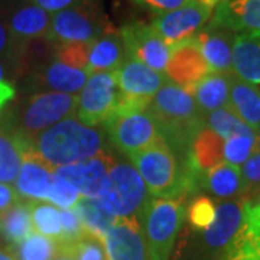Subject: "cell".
Wrapping results in <instances>:
<instances>
[{"mask_svg":"<svg viewBox=\"0 0 260 260\" xmlns=\"http://www.w3.org/2000/svg\"><path fill=\"white\" fill-rule=\"evenodd\" d=\"M74 210L80 215L87 234L102 242L117 221V217L107 211L97 197H81L74 205Z\"/></svg>","mask_w":260,"mask_h":260,"instance_id":"28","label":"cell"},{"mask_svg":"<svg viewBox=\"0 0 260 260\" xmlns=\"http://www.w3.org/2000/svg\"><path fill=\"white\" fill-rule=\"evenodd\" d=\"M148 110L158 120L164 140L179 152L186 153L192 138L205 126L192 93L169 80L152 97Z\"/></svg>","mask_w":260,"mask_h":260,"instance_id":"2","label":"cell"},{"mask_svg":"<svg viewBox=\"0 0 260 260\" xmlns=\"http://www.w3.org/2000/svg\"><path fill=\"white\" fill-rule=\"evenodd\" d=\"M243 182L246 197H257L260 195V145L257 150L247 159L242 168Z\"/></svg>","mask_w":260,"mask_h":260,"instance_id":"39","label":"cell"},{"mask_svg":"<svg viewBox=\"0 0 260 260\" xmlns=\"http://www.w3.org/2000/svg\"><path fill=\"white\" fill-rule=\"evenodd\" d=\"M205 121H207V127H210L214 133H217L224 140L230 139L233 136H239V135H257L250 126H247L233 112L229 104L221 109L208 113Z\"/></svg>","mask_w":260,"mask_h":260,"instance_id":"31","label":"cell"},{"mask_svg":"<svg viewBox=\"0 0 260 260\" xmlns=\"http://www.w3.org/2000/svg\"><path fill=\"white\" fill-rule=\"evenodd\" d=\"M217 207L208 197H197L188 208V221L195 230H207L214 223Z\"/></svg>","mask_w":260,"mask_h":260,"instance_id":"37","label":"cell"},{"mask_svg":"<svg viewBox=\"0 0 260 260\" xmlns=\"http://www.w3.org/2000/svg\"><path fill=\"white\" fill-rule=\"evenodd\" d=\"M116 80L120 90L117 112H133L148 109L152 97L167 83L168 77L136 59L127 58L116 70Z\"/></svg>","mask_w":260,"mask_h":260,"instance_id":"8","label":"cell"},{"mask_svg":"<svg viewBox=\"0 0 260 260\" xmlns=\"http://www.w3.org/2000/svg\"><path fill=\"white\" fill-rule=\"evenodd\" d=\"M185 214V207L179 200L150 198L140 215L149 260H169Z\"/></svg>","mask_w":260,"mask_h":260,"instance_id":"5","label":"cell"},{"mask_svg":"<svg viewBox=\"0 0 260 260\" xmlns=\"http://www.w3.org/2000/svg\"><path fill=\"white\" fill-rule=\"evenodd\" d=\"M171 48L172 52L165 71L168 80L191 91L195 84L211 73L208 64L195 44L194 37Z\"/></svg>","mask_w":260,"mask_h":260,"instance_id":"15","label":"cell"},{"mask_svg":"<svg viewBox=\"0 0 260 260\" xmlns=\"http://www.w3.org/2000/svg\"><path fill=\"white\" fill-rule=\"evenodd\" d=\"M32 145L48 167L55 169L77 164L102 152L104 136L100 130L70 117L39 133Z\"/></svg>","mask_w":260,"mask_h":260,"instance_id":"3","label":"cell"},{"mask_svg":"<svg viewBox=\"0 0 260 260\" xmlns=\"http://www.w3.org/2000/svg\"><path fill=\"white\" fill-rule=\"evenodd\" d=\"M81 197L83 195L80 194V191L73 184H70L67 179L61 178L59 175L52 174L47 201L55 207H59L61 210H65V208H73Z\"/></svg>","mask_w":260,"mask_h":260,"instance_id":"36","label":"cell"},{"mask_svg":"<svg viewBox=\"0 0 260 260\" xmlns=\"http://www.w3.org/2000/svg\"><path fill=\"white\" fill-rule=\"evenodd\" d=\"M93 42H62L55 44V59L65 65L87 70Z\"/></svg>","mask_w":260,"mask_h":260,"instance_id":"35","label":"cell"},{"mask_svg":"<svg viewBox=\"0 0 260 260\" xmlns=\"http://www.w3.org/2000/svg\"><path fill=\"white\" fill-rule=\"evenodd\" d=\"M51 18L52 13L39 8L30 0L28 3L16 6L9 15H6L10 32L19 44L37 38L48 37Z\"/></svg>","mask_w":260,"mask_h":260,"instance_id":"21","label":"cell"},{"mask_svg":"<svg viewBox=\"0 0 260 260\" xmlns=\"http://www.w3.org/2000/svg\"><path fill=\"white\" fill-rule=\"evenodd\" d=\"M230 80L232 74L229 73H210L192 87L191 93L204 114L229 104Z\"/></svg>","mask_w":260,"mask_h":260,"instance_id":"27","label":"cell"},{"mask_svg":"<svg viewBox=\"0 0 260 260\" xmlns=\"http://www.w3.org/2000/svg\"><path fill=\"white\" fill-rule=\"evenodd\" d=\"M109 25L95 0H81L67 9L52 13L48 39L54 44L94 42Z\"/></svg>","mask_w":260,"mask_h":260,"instance_id":"6","label":"cell"},{"mask_svg":"<svg viewBox=\"0 0 260 260\" xmlns=\"http://www.w3.org/2000/svg\"><path fill=\"white\" fill-rule=\"evenodd\" d=\"M58 247V240L32 233L25 240L12 246L9 251L15 260H54Z\"/></svg>","mask_w":260,"mask_h":260,"instance_id":"30","label":"cell"},{"mask_svg":"<svg viewBox=\"0 0 260 260\" xmlns=\"http://www.w3.org/2000/svg\"><path fill=\"white\" fill-rule=\"evenodd\" d=\"M90 75L91 74L88 73V70H80L65 65L54 58L47 65L35 71L30 77V81L35 85V88L77 94L83 90Z\"/></svg>","mask_w":260,"mask_h":260,"instance_id":"18","label":"cell"},{"mask_svg":"<svg viewBox=\"0 0 260 260\" xmlns=\"http://www.w3.org/2000/svg\"><path fill=\"white\" fill-rule=\"evenodd\" d=\"M77 94L58 91L34 94L20 113V127L18 130L32 140L34 136H38L44 130L70 119L77 112Z\"/></svg>","mask_w":260,"mask_h":260,"instance_id":"9","label":"cell"},{"mask_svg":"<svg viewBox=\"0 0 260 260\" xmlns=\"http://www.w3.org/2000/svg\"><path fill=\"white\" fill-rule=\"evenodd\" d=\"M59 215H61L62 236H61V240H58V242L75 244L87 236V232H85L83 223H81V218L74 210V207L61 210Z\"/></svg>","mask_w":260,"mask_h":260,"instance_id":"38","label":"cell"},{"mask_svg":"<svg viewBox=\"0 0 260 260\" xmlns=\"http://www.w3.org/2000/svg\"><path fill=\"white\" fill-rule=\"evenodd\" d=\"M22 44L16 42V39L13 38L8 25L6 13L0 10V58L9 59L16 67V58Z\"/></svg>","mask_w":260,"mask_h":260,"instance_id":"41","label":"cell"},{"mask_svg":"<svg viewBox=\"0 0 260 260\" xmlns=\"http://www.w3.org/2000/svg\"><path fill=\"white\" fill-rule=\"evenodd\" d=\"M19 201V194L13 186L8 184H0V214L6 211L12 205Z\"/></svg>","mask_w":260,"mask_h":260,"instance_id":"44","label":"cell"},{"mask_svg":"<svg viewBox=\"0 0 260 260\" xmlns=\"http://www.w3.org/2000/svg\"><path fill=\"white\" fill-rule=\"evenodd\" d=\"M243 221V203L227 201L217 207L214 223L204 230V242L210 247L229 246L240 230Z\"/></svg>","mask_w":260,"mask_h":260,"instance_id":"26","label":"cell"},{"mask_svg":"<svg viewBox=\"0 0 260 260\" xmlns=\"http://www.w3.org/2000/svg\"><path fill=\"white\" fill-rule=\"evenodd\" d=\"M116 164L117 162L112 153L103 149L91 158L55 168L54 174L73 184L83 197H97L109 172Z\"/></svg>","mask_w":260,"mask_h":260,"instance_id":"13","label":"cell"},{"mask_svg":"<svg viewBox=\"0 0 260 260\" xmlns=\"http://www.w3.org/2000/svg\"><path fill=\"white\" fill-rule=\"evenodd\" d=\"M97 198L117 218H139L152 197L138 169L121 162L112 168Z\"/></svg>","mask_w":260,"mask_h":260,"instance_id":"4","label":"cell"},{"mask_svg":"<svg viewBox=\"0 0 260 260\" xmlns=\"http://www.w3.org/2000/svg\"><path fill=\"white\" fill-rule=\"evenodd\" d=\"M259 136H260V130H259Z\"/></svg>","mask_w":260,"mask_h":260,"instance_id":"50","label":"cell"},{"mask_svg":"<svg viewBox=\"0 0 260 260\" xmlns=\"http://www.w3.org/2000/svg\"><path fill=\"white\" fill-rule=\"evenodd\" d=\"M119 102L120 90L116 80V71L94 73L78 95L77 119L93 127L117 112Z\"/></svg>","mask_w":260,"mask_h":260,"instance_id":"10","label":"cell"},{"mask_svg":"<svg viewBox=\"0 0 260 260\" xmlns=\"http://www.w3.org/2000/svg\"><path fill=\"white\" fill-rule=\"evenodd\" d=\"M30 2L49 13H55V12L73 6L75 3H80L81 0H30Z\"/></svg>","mask_w":260,"mask_h":260,"instance_id":"45","label":"cell"},{"mask_svg":"<svg viewBox=\"0 0 260 260\" xmlns=\"http://www.w3.org/2000/svg\"><path fill=\"white\" fill-rule=\"evenodd\" d=\"M257 243H260V200L257 203L246 200L243 201V221L240 230L230 242L229 249Z\"/></svg>","mask_w":260,"mask_h":260,"instance_id":"33","label":"cell"},{"mask_svg":"<svg viewBox=\"0 0 260 260\" xmlns=\"http://www.w3.org/2000/svg\"><path fill=\"white\" fill-rule=\"evenodd\" d=\"M30 211L34 229L39 234L54 240H61L62 225L58 207L42 201H30Z\"/></svg>","mask_w":260,"mask_h":260,"instance_id":"32","label":"cell"},{"mask_svg":"<svg viewBox=\"0 0 260 260\" xmlns=\"http://www.w3.org/2000/svg\"><path fill=\"white\" fill-rule=\"evenodd\" d=\"M30 145L32 140L18 129L0 126V184H10L16 181L23 153Z\"/></svg>","mask_w":260,"mask_h":260,"instance_id":"23","label":"cell"},{"mask_svg":"<svg viewBox=\"0 0 260 260\" xmlns=\"http://www.w3.org/2000/svg\"><path fill=\"white\" fill-rule=\"evenodd\" d=\"M5 75H6V67L0 62V83H2V80H3Z\"/></svg>","mask_w":260,"mask_h":260,"instance_id":"49","label":"cell"},{"mask_svg":"<svg viewBox=\"0 0 260 260\" xmlns=\"http://www.w3.org/2000/svg\"><path fill=\"white\" fill-rule=\"evenodd\" d=\"M234 32L227 29L203 28L194 35L205 62L211 73H230L233 71V45Z\"/></svg>","mask_w":260,"mask_h":260,"instance_id":"19","label":"cell"},{"mask_svg":"<svg viewBox=\"0 0 260 260\" xmlns=\"http://www.w3.org/2000/svg\"><path fill=\"white\" fill-rule=\"evenodd\" d=\"M127 59L120 32L106 30L91 44L87 70L90 74L116 71Z\"/></svg>","mask_w":260,"mask_h":260,"instance_id":"24","label":"cell"},{"mask_svg":"<svg viewBox=\"0 0 260 260\" xmlns=\"http://www.w3.org/2000/svg\"><path fill=\"white\" fill-rule=\"evenodd\" d=\"M107 260H148V249L139 218H117L103 239Z\"/></svg>","mask_w":260,"mask_h":260,"instance_id":"14","label":"cell"},{"mask_svg":"<svg viewBox=\"0 0 260 260\" xmlns=\"http://www.w3.org/2000/svg\"><path fill=\"white\" fill-rule=\"evenodd\" d=\"M203 186L218 198H230L237 194H243L244 182L242 169L240 167L223 162L205 175Z\"/></svg>","mask_w":260,"mask_h":260,"instance_id":"29","label":"cell"},{"mask_svg":"<svg viewBox=\"0 0 260 260\" xmlns=\"http://www.w3.org/2000/svg\"><path fill=\"white\" fill-rule=\"evenodd\" d=\"M229 260H260V243L230 247Z\"/></svg>","mask_w":260,"mask_h":260,"instance_id":"43","label":"cell"},{"mask_svg":"<svg viewBox=\"0 0 260 260\" xmlns=\"http://www.w3.org/2000/svg\"><path fill=\"white\" fill-rule=\"evenodd\" d=\"M15 97V88L9 83H0V109Z\"/></svg>","mask_w":260,"mask_h":260,"instance_id":"46","label":"cell"},{"mask_svg":"<svg viewBox=\"0 0 260 260\" xmlns=\"http://www.w3.org/2000/svg\"><path fill=\"white\" fill-rule=\"evenodd\" d=\"M126 55L165 74L172 48L160 38L152 25L142 22L130 23L120 29Z\"/></svg>","mask_w":260,"mask_h":260,"instance_id":"12","label":"cell"},{"mask_svg":"<svg viewBox=\"0 0 260 260\" xmlns=\"http://www.w3.org/2000/svg\"><path fill=\"white\" fill-rule=\"evenodd\" d=\"M229 106L247 126L259 135L260 130V88L243 81L232 74Z\"/></svg>","mask_w":260,"mask_h":260,"instance_id":"25","label":"cell"},{"mask_svg":"<svg viewBox=\"0 0 260 260\" xmlns=\"http://www.w3.org/2000/svg\"><path fill=\"white\" fill-rule=\"evenodd\" d=\"M188 162L203 186L205 175L224 162V139L204 126L189 143Z\"/></svg>","mask_w":260,"mask_h":260,"instance_id":"20","label":"cell"},{"mask_svg":"<svg viewBox=\"0 0 260 260\" xmlns=\"http://www.w3.org/2000/svg\"><path fill=\"white\" fill-rule=\"evenodd\" d=\"M233 73L246 83L260 85V30L236 35Z\"/></svg>","mask_w":260,"mask_h":260,"instance_id":"22","label":"cell"},{"mask_svg":"<svg viewBox=\"0 0 260 260\" xmlns=\"http://www.w3.org/2000/svg\"><path fill=\"white\" fill-rule=\"evenodd\" d=\"M207 26L243 34L260 30V0H221Z\"/></svg>","mask_w":260,"mask_h":260,"instance_id":"16","label":"cell"},{"mask_svg":"<svg viewBox=\"0 0 260 260\" xmlns=\"http://www.w3.org/2000/svg\"><path fill=\"white\" fill-rule=\"evenodd\" d=\"M73 253L75 260H107L103 242L90 234L73 244Z\"/></svg>","mask_w":260,"mask_h":260,"instance_id":"40","label":"cell"},{"mask_svg":"<svg viewBox=\"0 0 260 260\" xmlns=\"http://www.w3.org/2000/svg\"><path fill=\"white\" fill-rule=\"evenodd\" d=\"M103 129L127 158L164 139L158 120L148 109L114 113L103 121Z\"/></svg>","mask_w":260,"mask_h":260,"instance_id":"7","label":"cell"},{"mask_svg":"<svg viewBox=\"0 0 260 260\" xmlns=\"http://www.w3.org/2000/svg\"><path fill=\"white\" fill-rule=\"evenodd\" d=\"M259 145V135H239L224 140V162L240 167L257 150Z\"/></svg>","mask_w":260,"mask_h":260,"instance_id":"34","label":"cell"},{"mask_svg":"<svg viewBox=\"0 0 260 260\" xmlns=\"http://www.w3.org/2000/svg\"><path fill=\"white\" fill-rule=\"evenodd\" d=\"M132 2H135L138 6L143 8V9L160 15V13H165L169 10L178 9L192 0H132Z\"/></svg>","mask_w":260,"mask_h":260,"instance_id":"42","label":"cell"},{"mask_svg":"<svg viewBox=\"0 0 260 260\" xmlns=\"http://www.w3.org/2000/svg\"><path fill=\"white\" fill-rule=\"evenodd\" d=\"M54 169L45 164L30 145L23 153L22 167L16 178V192L26 200L44 201L47 200L51 188Z\"/></svg>","mask_w":260,"mask_h":260,"instance_id":"17","label":"cell"},{"mask_svg":"<svg viewBox=\"0 0 260 260\" xmlns=\"http://www.w3.org/2000/svg\"><path fill=\"white\" fill-rule=\"evenodd\" d=\"M214 8L198 2H189L178 9L156 15L152 19V26L169 47L197 35L213 16Z\"/></svg>","mask_w":260,"mask_h":260,"instance_id":"11","label":"cell"},{"mask_svg":"<svg viewBox=\"0 0 260 260\" xmlns=\"http://www.w3.org/2000/svg\"><path fill=\"white\" fill-rule=\"evenodd\" d=\"M58 253H56L54 260H75L74 253H73V244H67V243L58 242Z\"/></svg>","mask_w":260,"mask_h":260,"instance_id":"47","label":"cell"},{"mask_svg":"<svg viewBox=\"0 0 260 260\" xmlns=\"http://www.w3.org/2000/svg\"><path fill=\"white\" fill-rule=\"evenodd\" d=\"M0 260H15V257L12 254H8L3 250H0Z\"/></svg>","mask_w":260,"mask_h":260,"instance_id":"48","label":"cell"},{"mask_svg":"<svg viewBox=\"0 0 260 260\" xmlns=\"http://www.w3.org/2000/svg\"><path fill=\"white\" fill-rule=\"evenodd\" d=\"M152 198L179 200L195 192L201 181L192 172L188 152H179L162 139L129 156Z\"/></svg>","mask_w":260,"mask_h":260,"instance_id":"1","label":"cell"}]
</instances>
